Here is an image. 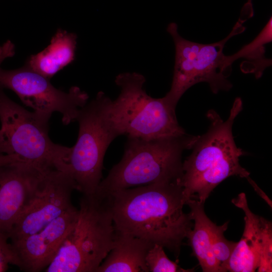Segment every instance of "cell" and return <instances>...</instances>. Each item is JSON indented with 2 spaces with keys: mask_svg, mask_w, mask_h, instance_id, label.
<instances>
[{
  "mask_svg": "<svg viewBox=\"0 0 272 272\" xmlns=\"http://www.w3.org/2000/svg\"><path fill=\"white\" fill-rule=\"evenodd\" d=\"M179 179L122 189L107 195L115 230L160 245L178 257L193 223L183 212Z\"/></svg>",
  "mask_w": 272,
  "mask_h": 272,
  "instance_id": "1",
  "label": "cell"
},
{
  "mask_svg": "<svg viewBox=\"0 0 272 272\" xmlns=\"http://www.w3.org/2000/svg\"><path fill=\"white\" fill-rule=\"evenodd\" d=\"M242 109V101L238 97L225 121L215 110L208 112L209 128L197 136L191 154L182 163L179 183L184 205L189 199L204 203L213 189L230 176L249 177L250 173L239 163L245 153L237 147L232 134L234 120Z\"/></svg>",
  "mask_w": 272,
  "mask_h": 272,
  "instance_id": "2",
  "label": "cell"
},
{
  "mask_svg": "<svg viewBox=\"0 0 272 272\" xmlns=\"http://www.w3.org/2000/svg\"><path fill=\"white\" fill-rule=\"evenodd\" d=\"M197 136L154 139L127 137L123 157L100 182L95 192L106 195L116 191L179 179L182 154L191 149Z\"/></svg>",
  "mask_w": 272,
  "mask_h": 272,
  "instance_id": "3",
  "label": "cell"
},
{
  "mask_svg": "<svg viewBox=\"0 0 272 272\" xmlns=\"http://www.w3.org/2000/svg\"><path fill=\"white\" fill-rule=\"evenodd\" d=\"M115 236L107 196L83 195L77 221L45 271L96 272Z\"/></svg>",
  "mask_w": 272,
  "mask_h": 272,
  "instance_id": "4",
  "label": "cell"
},
{
  "mask_svg": "<svg viewBox=\"0 0 272 272\" xmlns=\"http://www.w3.org/2000/svg\"><path fill=\"white\" fill-rule=\"evenodd\" d=\"M49 119L25 109L0 86V154L39 168L65 171L71 148L51 140Z\"/></svg>",
  "mask_w": 272,
  "mask_h": 272,
  "instance_id": "5",
  "label": "cell"
},
{
  "mask_svg": "<svg viewBox=\"0 0 272 272\" xmlns=\"http://www.w3.org/2000/svg\"><path fill=\"white\" fill-rule=\"evenodd\" d=\"M145 82V77L135 72L121 73L115 78L120 92L111 101L110 112L119 135L154 139L186 134L178 122L175 108L164 97L148 95L143 88Z\"/></svg>",
  "mask_w": 272,
  "mask_h": 272,
  "instance_id": "6",
  "label": "cell"
},
{
  "mask_svg": "<svg viewBox=\"0 0 272 272\" xmlns=\"http://www.w3.org/2000/svg\"><path fill=\"white\" fill-rule=\"evenodd\" d=\"M110 99L99 92L95 98L78 113L76 143L71 147L67 170L72 175L76 189L88 195L93 194L101 181L103 160L111 142L119 134L110 115Z\"/></svg>",
  "mask_w": 272,
  "mask_h": 272,
  "instance_id": "7",
  "label": "cell"
},
{
  "mask_svg": "<svg viewBox=\"0 0 272 272\" xmlns=\"http://www.w3.org/2000/svg\"><path fill=\"white\" fill-rule=\"evenodd\" d=\"M0 86L14 92L33 111L50 118L54 112L69 124L76 121L81 108L88 102V94L77 86L65 92L55 88L49 79L26 65L15 70L0 68Z\"/></svg>",
  "mask_w": 272,
  "mask_h": 272,
  "instance_id": "8",
  "label": "cell"
},
{
  "mask_svg": "<svg viewBox=\"0 0 272 272\" xmlns=\"http://www.w3.org/2000/svg\"><path fill=\"white\" fill-rule=\"evenodd\" d=\"M75 181L70 173L54 168L43 170L38 186L9 235L11 242L34 234L74 207Z\"/></svg>",
  "mask_w": 272,
  "mask_h": 272,
  "instance_id": "9",
  "label": "cell"
},
{
  "mask_svg": "<svg viewBox=\"0 0 272 272\" xmlns=\"http://www.w3.org/2000/svg\"><path fill=\"white\" fill-rule=\"evenodd\" d=\"M244 29L242 24L237 22L231 33L222 40L202 44L198 52L176 54L170 95L179 99L189 88L200 82L208 83L215 94L230 90L232 84L227 78L232 72V65L227 62L223 50L227 41Z\"/></svg>",
  "mask_w": 272,
  "mask_h": 272,
  "instance_id": "10",
  "label": "cell"
},
{
  "mask_svg": "<svg viewBox=\"0 0 272 272\" xmlns=\"http://www.w3.org/2000/svg\"><path fill=\"white\" fill-rule=\"evenodd\" d=\"M232 203L245 214L244 230L226 267L230 272L272 271V225L249 209L246 195L241 193Z\"/></svg>",
  "mask_w": 272,
  "mask_h": 272,
  "instance_id": "11",
  "label": "cell"
},
{
  "mask_svg": "<svg viewBox=\"0 0 272 272\" xmlns=\"http://www.w3.org/2000/svg\"><path fill=\"white\" fill-rule=\"evenodd\" d=\"M79 214L74 206L39 231L11 242L22 270L38 272L52 261L65 237L74 227Z\"/></svg>",
  "mask_w": 272,
  "mask_h": 272,
  "instance_id": "12",
  "label": "cell"
},
{
  "mask_svg": "<svg viewBox=\"0 0 272 272\" xmlns=\"http://www.w3.org/2000/svg\"><path fill=\"white\" fill-rule=\"evenodd\" d=\"M43 169L21 162L0 167V232L9 239L35 192Z\"/></svg>",
  "mask_w": 272,
  "mask_h": 272,
  "instance_id": "13",
  "label": "cell"
},
{
  "mask_svg": "<svg viewBox=\"0 0 272 272\" xmlns=\"http://www.w3.org/2000/svg\"><path fill=\"white\" fill-rule=\"evenodd\" d=\"M153 245L144 239L115 231L113 247L96 272H149L146 258Z\"/></svg>",
  "mask_w": 272,
  "mask_h": 272,
  "instance_id": "14",
  "label": "cell"
},
{
  "mask_svg": "<svg viewBox=\"0 0 272 272\" xmlns=\"http://www.w3.org/2000/svg\"><path fill=\"white\" fill-rule=\"evenodd\" d=\"M77 36L76 34L59 29L44 50L32 55L26 65L50 79L75 59Z\"/></svg>",
  "mask_w": 272,
  "mask_h": 272,
  "instance_id": "15",
  "label": "cell"
},
{
  "mask_svg": "<svg viewBox=\"0 0 272 272\" xmlns=\"http://www.w3.org/2000/svg\"><path fill=\"white\" fill-rule=\"evenodd\" d=\"M185 205L190 208L189 214L194 221L193 228L186 237L193 255L197 259L202 271L221 272L212 250L211 227L213 222L205 212L204 203L189 199Z\"/></svg>",
  "mask_w": 272,
  "mask_h": 272,
  "instance_id": "16",
  "label": "cell"
},
{
  "mask_svg": "<svg viewBox=\"0 0 272 272\" xmlns=\"http://www.w3.org/2000/svg\"><path fill=\"white\" fill-rule=\"evenodd\" d=\"M271 17L260 33L250 43L242 47L237 53L226 55L227 62L232 65L237 59L243 57L245 60L241 64L240 68L244 73L254 74L256 79L262 75L265 69L271 65V60L264 57V45L272 40Z\"/></svg>",
  "mask_w": 272,
  "mask_h": 272,
  "instance_id": "17",
  "label": "cell"
},
{
  "mask_svg": "<svg viewBox=\"0 0 272 272\" xmlns=\"http://www.w3.org/2000/svg\"><path fill=\"white\" fill-rule=\"evenodd\" d=\"M228 223L226 222L221 226L213 223L211 227L212 250L221 272L226 271V266L237 243L228 241L224 236Z\"/></svg>",
  "mask_w": 272,
  "mask_h": 272,
  "instance_id": "18",
  "label": "cell"
},
{
  "mask_svg": "<svg viewBox=\"0 0 272 272\" xmlns=\"http://www.w3.org/2000/svg\"><path fill=\"white\" fill-rule=\"evenodd\" d=\"M163 247L154 244L149 250L146 258L149 271L151 272H191L194 268L185 269L169 259Z\"/></svg>",
  "mask_w": 272,
  "mask_h": 272,
  "instance_id": "19",
  "label": "cell"
},
{
  "mask_svg": "<svg viewBox=\"0 0 272 272\" xmlns=\"http://www.w3.org/2000/svg\"><path fill=\"white\" fill-rule=\"evenodd\" d=\"M9 238L0 232V272L6 271L9 264L18 266V260Z\"/></svg>",
  "mask_w": 272,
  "mask_h": 272,
  "instance_id": "20",
  "label": "cell"
},
{
  "mask_svg": "<svg viewBox=\"0 0 272 272\" xmlns=\"http://www.w3.org/2000/svg\"><path fill=\"white\" fill-rule=\"evenodd\" d=\"M15 53L14 44L10 40H7L0 46V68L3 61L8 58L13 57Z\"/></svg>",
  "mask_w": 272,
  "mask_h": 272,
  "instance_id": "21",
  "label": "cell"
},
{
  "mask_svg": "<svg viewBox=\"0 0 272 272\" xmlns=\"http://www.w3.org/2000/svg\"><path fill=\"white\" fill-rule=\"evenodd\" d=\"M253 16L252 0H248L242 9L238 22L243 24Z\"/></svg>",
  "mask_w": 272,
  "mask_h": 272,
  "instance_id": "22",
  "label": "cell"
},
{
  "mask_svg": "<svg viewBox=\"0 0 272 272\" xmlns=\"http://www.w3.org/2000/svg\"><path fill=\"white\" fill-rule=\"evenodd\" d=\"M248 182L254 188L256 192L262 198H263L268 205L271 207V201L269 198L266 196V195L262 191V190L256 185V184L249 177L246 178Z\"/></svg>",
  "mask_w": 272,
  "mask_h": 272,
  "instance_id": "23",
  "label": "cell"
}]
</instances>
